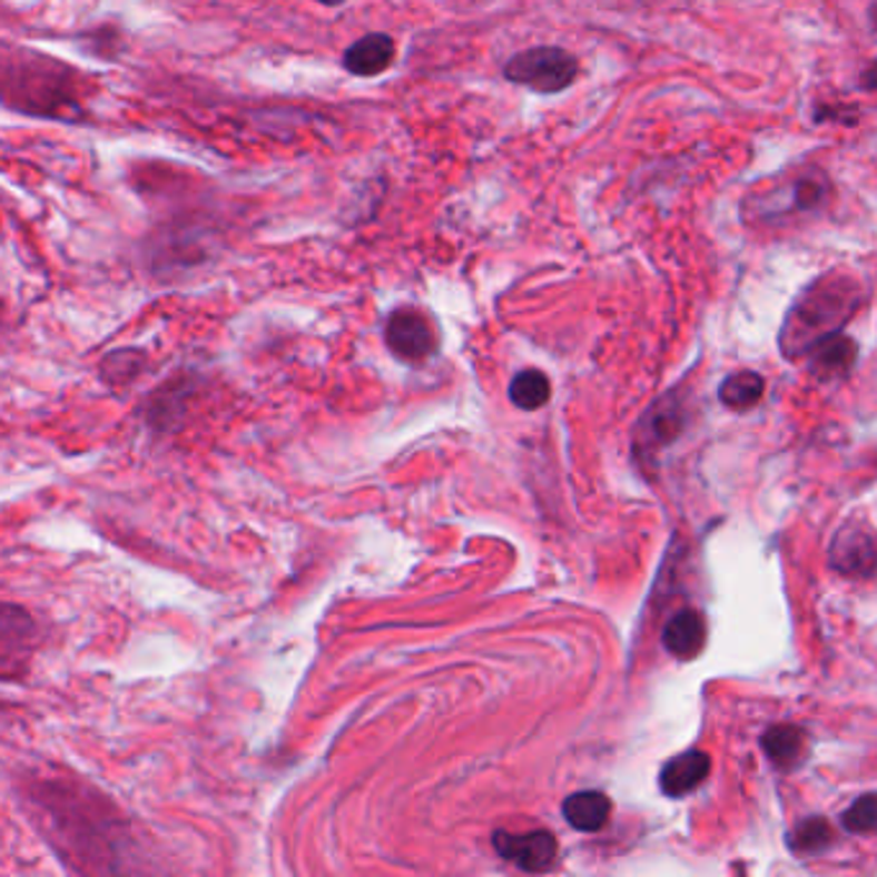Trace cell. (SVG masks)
I'll return each instance as SVG.
<instances>
[{
  "label": "cell",
  "mask_w": 877,
  "mask_h": 877,
  "mask_svg": "<svg viewBox=\"0 0 877 877\" xmlns=\"http://www.w3.org/2000/svg\"><path fill=\"white\" fill-rule=\"evenodd\" d=\"M863 88H867V90H877V60L870 65V68H867L865 72H863Z\"/></svg>",
  "instance_id": "obj_17"
},
{
  "label": "cell",
  "mask_w": 877,
  "mask_h": 877,
  "mask_svg": "<svg viewBox=\"0 0 877 877\" xmlns=\"http://www.w3.org/2000/svg\"><path fill=\"white\" fill-rule=\"evenodd\" d=\"M561 810H564L566 824L572 826V829L584 831V834H594L608 824L612 806H610V798L605 796V792L582 790V792H574V796H569L564 800V806H561Z\"/></svg>",
  "instance_id": "obj_10"
},
{
  "label": "cell",
  "mask_w": 877,
  "mask_h": 877,
  "mask_svg": "<svg viewBox=\"0 0 877 877\" xmlns=\"http://www.w3.org/2000/svg\"><path fill=\"white\" fill-rule=\"evenodd\" d=\"M394 57H396L394 39L384 35V31H374V35L355 39L353 45L345 49L343 68L351 72V76L376 78L392 68Z\"/></svg>",
  "instance_id": "obj_6"
},
{
  "label": "cell",
  "mask_w": 877,
  "mask_h": 877,
  "mask_svg": "<svg viewBox=\"0 0 877 877\" xmlns=\"http://www.w3.org/2000/svg\"><path fill=\"white\" fill-rule=\"evenodd\" d=\"M492 844L496 855L525 873L551 870L559 855V841L551 831H494Z\"/></svg>",
  "instance_id": "obj_5"
},
{
  "label": "cell",
  "mask_w": 877,
  "mask_h": 877,
  "mask_svg": "<svg viewBox=\"0 0 877 877\" xmlns=\"http://www.w3.org/2000/svg\"><path fill=\"white\" fill-rule=\"evenodd\" d=\"M708 625L698 610H682L669 620L661 633L664 649L677 659H694L706 647Z\"/></svg>",
  "instance_id": "obj_8"
},
{
  "label": "cell",
  "mask_w": 877,
  "mask_h": 877,
  "mask_svg": "<svg viewBox=\"0 0 877 877\" xmlns=\"http://www.w3.org/2000/svg\"><path fill=\"white\" fill-rule=\"evenodd\" d=\"M810 371L821 382H839L851 371L857 361V343L851 337L834 333L826 335L808 351Z\"/></svg>",
  "instance_id": "obj_7"
},
{
  "label": "cell",
  "mask_w": 877,
  "mask_h": 877,
  "mask_svg": "<svg viewBox=\"0 0 877 877\" xmlns=\"http://www.w3.org/2000/svg\"><path fill=\"white\" fill-rule=\"evenodd\" d=\"M863 302V288L844 273H826L790 306L782 325V351L790 358L808 355L821 337L839 333Z\"/></svg>",
  "instance_id": "obj_1"
},
{
  "label": "cell",
  "mask_w": 877,
  "mask_h": 877,
  "mask_svg": "<svg viewBox=\"0 0 877 877\" xmlns=\"http://www.w3.org/2000/svg\"><path fill=\"white\" fill-rule=\"evenodd\" d=\"M870 21H873V29L877 31V3H873V8H870Z\"/></svg>",
  "instance_id": "obj_18"
},
{
  "label": "cell",
  "mask_w": 877,
  "mask_h": 877,
  "mask_svg": "<svg viewBox=\"0 0 877 877\" xmlns=\"http://www.w3.org/2000/svg\"><path fill=\"white\" fill-rule=\"evenodd\" d=\"M762 749L775 767L790 769L800 762L802 751H806V736H802L798 726H772L767 728V733L762 736Z\"/></svg>",
  "instance_id": "obj_12"
},
{
  "label": "cell",
  "mask_w": 877,
  "mask_h": 877,
  "mask_svg": "<svg viewBox=\"0 0 877 877\" xmlns=\"http://www.w3.org/2000/svg\"><path fill=\"white\" fill-rule=\"evenodd\" d=\"M317 3H322V6H341V3H345V0H317Z\"/></svg>",
  "instance_id": "obj_19"
},
{
  "label": "cell",
  "mask_w": 877,
  "mask_h": 877,
  "mask_svg": "<svg viewBox=\"0 0 877 877\" xmlns=\"http://www.w3.org/2000/svg\"><path fill=\"white\" fill-rule=\"evenodd\" d=\"M710 772V757L702 751H684L672 762H667L659 775V788L669 798H682L706 782Z\"/></svg>",
  "instance_id": "obj_9"
},
{
  "label": "cell",
  "mask_w": 877,
  "mask_h": 877,
  "mask_svg": "<svg viewBox=\"0 0 877 877\" xmlns=\"http://www.w3.org/2000/svg\"><path fill=\"white\" fill-rule=\"evenodd\" d=\"M831 201V184L824 170L798 168L755 188L743 198V219L757 227H780L788 221L821 211Z\"/></svg>",
  "instance_id": "obj_2"
},
{
  "label": "cell",
  "mask_w": 877,
  "mask_h": 877,
  "mask_svg": "<svg viewBox=\"0 0 877 877\" xmlns=\"http://www.w3.org/2000/svg\"><path fill=\"white\" fill-rule=\"evenodd\" d=\"M386 345L396 358L420 363L435 353L437 337L425 314L412 306H402L392 312L386 322Z\"/></svg>",
  "instance_id": "obj_4"
},
{
  "label": "cell",
  "mask_w": 877,
  "mask_h": 877,
  "mask_svg": "<svg viewBox=\"0 0 877 877\" xmlns=\"http://www.w3.org/2000/svg\"><path fill=\"white\" fill-rule=\"evenodd\" d=\"M549 396H551V382L549 376L538 368L520 371L510 384V402L525 412L541 410L543 404L549 402Z\"/></svg>",
  "instance_id": "obj_14"
},
{
  "label": "cell",
  "mask_w": 877,
  "mask_h": 877,
  "mask_svg": "<svg viewBox=\"0 0 877 877\" xmlns=\"http://www.w3.org/2000/svg\"><path fill=\"white\" fill-rule=\"evenodd\" d=\"M765 394V378L755 374V371H741V374L728 376L726 382L718 388V396L726 404L728 410L733 412H747L759 404Z\"/></svg>",
  "instance_id": "obj_13"
},
{
  "label": "cell",
  "mask_w": 877,
  "mask_h": 877,
  "mask_svg": "<svg viewBox=\"0 0 877 877\" xmlns=\"http://www.w3.org/2000/svg\"><path fill=\"white\" fill-rule=\"evenodd\" d=\"M579 76V62L572 52L561 47H533L510 57L504 65V78L515 86L531 88L535 93H561Z\"/></svg>",
  "instance_id": "obj_3"
},
{
  "label": "cell",
  "mask_w": 877,
  "mask_h": 877,
  "mask_svg": "<svg viewBox=\"0 0 877 877\" xmlns=\"http://www.w3.org/2000/svg\"><path fill=\"white\" fill-rule=\"evenodd\" d=\"M834 841L831 826L824 818H808L802 821L796 831L790 834V847L800 851V855H810V851H821Z\"/></svg>",
  "instance_id": "obj_15"
},
{
  "label": "cell",
  "mask_w": 877,
  "mask_h": 877,
  "mask_svg": "<svg viewBox=\"0 0 877 877\" xmlns=\"http://www.w3.org/2000/svg\"><path fill=\"white\" fill-rule=\"evenodd\" d=\"M834 564L839 572L847 574H873L877 569V549L875 543L859 531L841 533L834 543Z\"/></svg>",
  "instance_id": "obj_11"
},
{
  "label": "cell",
  "mask_w": 877,
  "mask_h": 877,
  "mask_svg": "<svg viewBox=\"0 0 877 877\" xmlns=\"http://www.w3.org/2000/svg\"><path fill=\"white\" fill-rule=\"evenodd\" d=\"M844 829L851 834H873L877 831V796H863L859 800L851 802L847 808V814L841 818Z\"/></svg>",
  "instance_id": "obj_16"
}]
</instances>
